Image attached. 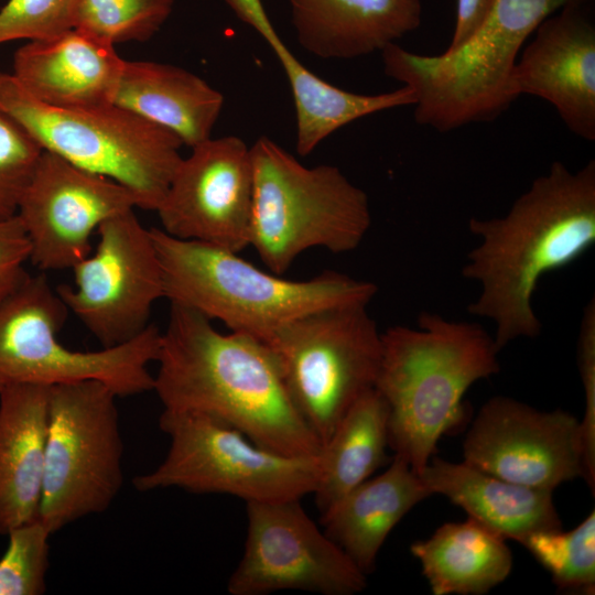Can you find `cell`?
Segmentation results:
<instances>
[{"label":"cell","instance_id":"obj_18","mask_svg":"<svg viewBox=\"0 0 595 595\" xmlns=\"http://www.w3.org/2000/svg\"><path fill=\"white\" fill-rule=\"evenodd\" d=\"M123 63L113 44L73 28L19 47L11 74L45 105L89 108L113 104Z\"/></svg>","mask_w":595,"mask_h":595},{"label":"cell","instance_id":"obj_32","mask_svg":"<svg viewBox=\"0 0 595 595\" xmlns=\"http://www.w3.org/2000/svg\"><path fill=\"white\" fill-rule=\"evenodd\" d=\"M578 369L585 394V414L580 422L583 478L595 488V300L584 307L578 335Z\"/></svg>","mask_w":595,"mask_h":595},{"label":"cell","instance_id":"obj_20","mask_svg":"<svg viewBox=\"0 0 595 595\" xmlns=\"http://www.w3.org/2000/svg\"><path fill=\"white\" fill-rule=\"evenodd\" d=\"M48 390L23 383L0 389V534L39 517Z\"/></svg>","mask_w":595,"mask_h":595},{"label":"cell","instance_id":"obj_9","mask_svg":"<svg viewBox=\"0 0 595 595\" xmlns=\"http://www.w3.org/2000/svg\"><path fill=\"white\" fill-rule=\"evenodd\" d=\"M159 424L170 437V447L155 469L133 478L140 491L176 487L251 502L301 499L317 487L320 454L291 456L270 451L240 431L197 414L163 410Z\"/></svg>","mask_w":595,"mask_h":595},{"label":"cell","instance_id":"obj_23","mask_svg":"<svg viewBox=\"0 0 595 595\" xmlns=\"http://www.w3.org/2000/svg\"><path fill=\"white\" fill-rule=\"evenodd\" d=\"M409 463L394 454L389 467L368 478L321 515L326 534L367 575L393 527L431 496Z\"/></svg>","mask_w":595,"mask_h":595},{"label":"cell","instance_id":"obj_25","mask_svg":"<svg viewBox=\"0 0 595 595\" xmlns=\"http://www.w3.org/2000/svg\"><path fill=\"white\" fill-rule=\"evenodd\" d=\"M388 423L389 407L376 388L366 391L340 419L320 453L322 472L313 495L321 515L385 463Z\"/></svg>","mask_w":595,"mask_h":595},{"label":"cell","instance_id":"obj_35","mask_svg":"<svg viewBox=\"0 0 595 595\" xmlns=\"http://www.w3.org/2000/svg\"><path fill=\"white\" fill-rule=\"evenodd\" d=\"M225 1L244 23L252 26L267 42L278 35L261 0Z\"/></svg>","mask_w":595,"mask_h":595},{"label":"cell","instance_id":"obj_3","mask_svg":"<svg viewBox=\"0 0 595 595\" xmlns=\"http://www.w3.org/2000/svg\"><path fill=\"white\" fill-rule=\"evenodd\" d=\"M375 388L389 407V446L419 475L463 415L462 398L500 369L494 337L475 322L422 312L418 329L381 333Z\"/></svg>","mask_w":595,"mask_h":595},{"label":"cell","instance_id":"obj_21","mask_svg":"<svg viewBox=\"0 0 595 595\" xmlns=\"http://www.w3.org/2000/svg\"><path fill=\"white\" fill-rule=\"evenodd\" d=\"M432 495L440 494L505 539L519 542L541 530L561 529L553 490L499 478L474 466L430 458L419 474Z\"/></svg>","mask_w":595,"mask_h":595},{"label":"cell","instance_id":"obj_34","mask_svg":"<svg viewBox=\"0 0 595 595\" xmlns=\"http://www.w3.org/2000/svg\"><path fill=\"white\" fill-rule=\"evenodd\" d=\"M493 0H457L453 36L447 48L464 43L482 24Z\"/></svg>","mask_w":595,"mask_h":595},{"label":"cell","instance_id":"obj_14","mask_svg":"<svg viewBox=\"0 0 595 595\" xmlns=\"http://www.w3.org/2000/svg\"><path fill=\"white\" fill-rule=\"evenodd\" d=\"M180 162L156 208L167 235L239 253L250 246L253 170L236 136L209 138Z\"/></svg>","mask_w":595,"mask_h":595},{"label":"cell","instance_id":"obj_28","mask_svg":"<svg viewBox=\"0 0 595 595\" xmlns=\"http://www.w3.org/2000/svg\"><path fill=\"white\" fill-rule=\"evenodd\" d=\"M175 0H77L75 28L116 45L145 42L172 13Z\"/></svg>","mask_w":595,"mask_h":595},{"label":"cell","instance_id":"obj_31","mask_svg":"<svg viewBox=\"0 0 595 595\" xmlns=\"http://www.w3.org/2000/svg\"><path fill=\"white\" fill-rule=\"evenodd\" d=\"M77 0H8L0 10V44L44 40L75 28Z\"/></svg>","mask_w":595,"mask_h":595},{"label":"cell","instance_id":"obj_16","mask_svg":"<svg viewBox=\"0 0 595 595\" xmlns=\"http://www.w3.org/2000/svg\"><path fill=\"white\" fill-rule=\"evenodd\" d=\"M464 462L516 484L553 490L583 477L580 421L494 397L478 411L463 445Z\"/></svg>","mask_w":595,"mask_h":595},{"label":"cell","instance_id":"obj_11","mask_svg":"<svg viewBox=\"0 0 595 595\" xmlns=\"http://www.w3.org/2000/svg\"><path fill=\"white\" fill-rule=\"evenodd\" d=\"M264 343L275 354L296 409L322 445L348 409L375 388L381 333L367 305H343L300 316Z\"/></svg>","mask_w":595,"mask_h":595},{"label":"cell","instance_id":"obj_17","mask_svg":"<svg viewBox=\"0 0 595 595\" xmlns=\"http://www.w3.org/2000/svg\"><path fill=\"white\" fill-rule=\"evenodd\" d=\"M513 71L517 96L550 102L566 128L595 140L594 0L572 2L543 20Z\"/></svg>","mask_w":595,"mask_h":595},{"label":"cell","instance_id":"obj_13","mask_svg":"<svg viewBox=\"0 0 595 595\" xmlns=\"http://www.w3.org/2000/svg\"><path fill=\"white\" fill-rule=\"evenodd\" d=\"M300 500L246 502L245 550L228 580L229 594L354 595L366 587V574L315 524Z\"/></svg>","mask_w":595,"mask_h":595},{"label":"cell","instance_id":"obj_6","mask_svg":"<svg viewBox=\"0 0 595 595\" xmlns=\"http://www.w3.org/2000/svg\"><path fill=\"white\" fill-rule=\"evenodd\" d=\"M252 246L275 274L311 248L345 253L371 226L369 198L331 164L307 167L267 136L250 147Z\"/></svg>","mask_w":595,"mask_h":595},{"label":"cell","instance_id":"obj_4","mask_svg":"<svg viewBox=\"0 0 595 595\" xmlns=\"http://www.w3.org/2000/svg\"><path fill=\"white\" fill-rule=\"evenodd\" d=\"M159 255L164 298L218 320L230 332L267 340L305 314L343 305H368L372 282L327 271L309 280L266 272L237 252L150 228Z\"/></svg>","mask_w":595,"mask_h":595},{"label":"cell","instance_id":"obj_12","mask_svg":"<svg viewBox=\"0 0 595 595\" xmlns=\"http://www.w3.org/2000/svg\"><path fill=\"white\" fill-rule=\"evenodd\" d=\"M97 234L96 249L72 268L74 284L55 290L108 348L136 338L150 325L152 306L164 298V283L151 229L133 209L110 217Z\"/></svg>","mask_w":595,"mask_h":595},{"label":"cell","instance_id":"obj_7","mask_svg":"<svg viewBox=\"0 0 595 595\" xmlns=\"http://www.w3.org/2000/svg\"><path fill=\"white\" fill-rule=\"evenodd\" d=\"M0 111L43 148L72 164L129 188L139 208L156 210L182 161L183 143L172 131L116 104L57 108L31 96L0 72Z\"/></svg>","mask_w":595,"mask_h":595},{"label":"cell","instance_id":"obj_27","mask_svg":"<svg viewBox=\"0 0 595 595\" xmlns=\"http://www.w3.org/2000/svg\"><path fill=\"white\" fill-rule=\"evenodd\" d=\"M521 543L551 574L559 589L580 594L595 591V512L574 529L541 530Z\"/></svg>","mask_w":595,"mask_h":595},{"label":"cell","instance_id":"obj_2","mask_svg":"<svg viewBox=\"0 0 595 595\" xmlns=\"http://www.w3.org/2000/svg\"><path fill=\"white\" fill-rule=\"evenodd\" d=\"M468 229L480 242L462 274L477 281L480 293L467 311L496 324L498 351L519 337L539 336L542 324L532 307L539 280L595 242V161L576 172L554 161L506 215L473 217Z\"/></svg>","mask_w":595,"mask_h":595},{"label":"cell","instance_id":"obj_1","mask_svg":"<svg viewBox=\"0 0 595 595\" xmlns=\"http://www.w3.org/2000/svg\"><path fill=\"white\" fill-rule=\"evenodd\" d=\"M153 389L164 411L203 415L281 454L313 456L322 442L296 409L272 349L247 334L171 303Z\"/></svg>","mask_w":595,"mask_h":595},{"label":"cell","instance_id":"obj_30","mask_svg":"<svg viewBox=\"0 0 595 595\" xmlns=\"http://www.w3.org/2000/svg\"><path fill=\"white\" fill-rule=\"evenodd\" d=\"M43 151L23 127L0 111V221L17 215Z\"/></svg>","mask_w":595,"mask_h":595},{"label":"cell","instance_id":"obj_24","mask_svg":"<svg viewBox=\"0 0 595 595\" xmlns=\"http://www.w3.org/2000/svg\"><path fill=\"white\" fill-rule=\"evenodd\" d=\"M434 595H479L510 574L506 539L473 518L448 522L411 545Z\"/></svg>","mask_w":595,"mask_h":595},{"label":"cell","instance_id":"obj_33","mask_svg":"<svg viewBox=\"0 0 595 595\" xmlns=\"http://www.w3.org/2000/svg\"><path fill=\"white\" fill-rule=\"evenodd\" d=\"M30 244L18 215L0 221V302L28 277Z\"/></svg>","mask_w":595,"mask_h":595},{"label":"cell","instance_id":"obj_10","mask_svg":"<svg viewBox=\"0 0 595 595\" xmlns=\"http://www.w3.org/2000/svg\"><path fill=\"white\" fill-rule=\"evenodd\" d=\"M118 396L98 380L48 390V424L39 518L52 533L104 512L123 483Z\"/></svg>","mask_w":595,"mask_h":595},{"label":"cell","instance_id":"obj_8","mask_svg":"<svg viewBox=\"0 0 595 595\" xmlns=\"http://www.w3.org/2000/svg\"><path fill=\"white\" fill-rule=\"evenodd\" d=\"M68 312L45 274H28L0 302V389L80 380L101 381L118 397L153 389L149 365L156 361L161 343L155 325L125 344L80 351L57 338Z\"/></svg>","mask_w":595,"mask_h":595},{"label":"cell","instance_id":"obj_15","mask_svg":"<svg viewBox=\"0 0 595 595\" xmlns=\"http://www.w3.org/2000/svg\"><path fill=\"white\" fill-rule=\"evenodd\" d=\"M136 207L126 186L44 150L17 215L30 261L48 271L72 269L91 252L90 237L104 221Z\"/></svg>","mask_w":595,"mask_h":595},{"label":"cell","instance_id":"obj_5","mask_svg":"<svg viewBox=\"0 0 595 595\" xmlns=\"http://www.w3.org/2000/svg\"><path fill=\"white\" fill-rule=\"evenodd\" d=\"M591 0H493L477 30L440 55L392 43L380 53L385 74L414 95V120L439 132L497 119L518 98L513 71L524 42L548 17Z\"/></svg>","mask_w":595,"mask_h":595},{"label":"cell","instance_id":"obj_22","mask_svg":"<svg viewBox=\"0 0 595 595\" xmlns=\"http://www.w3.org/2000/svg\"><path fill=\"white\" fill-rule=\"evenodd\" d=\"M113 104L175 133L193 148L212 137L224 97L176 65L125 61Z\"/></svg>","mask_w":595,"mask_h":595},{"label":"cell","instance_id":"obj_19","mask_svg":"<svg viewBox=\"0 0 595 595\" xmlns=\"http://www.w3.org/2000/svg\"><path fill=\"white\" fill-rule=\"evenodd\" d=\"M300 45L324 60H351L415 31L421 0H289Z\"/></svg>","mask_w":595,"mask_h":595},{"label":"cell","instance_id":"obj_29","mask_svg":"<svg viewBox=\"0 0 595 595\" xmlns=\"http://www.w3.org/2000/svg\"><path fill=\"white\" fill-rule=\"evenodd\" d=\"M51 534L39 517L7 533L8 548L0 559V595L45 593Z\"/></svg>","mask_w":595,"mask_h":595},{"label":"cell","instance_id":"obj_26","mask_svg":"<svg viewBox=\"0 0 595 595\" xmlns=\"http://www.w3.org/2000/svg\"><path fill=\"white\" fill-rule=\"evenodd\" d=\"M290 85L296 121L295 150L306 156L329 134L365 116L402 106H413L408 86L364 95L340 89L306 68L279 40L270 45Z\"/></svg>","mask_w":595,"mask_h":595}]
</instances>
